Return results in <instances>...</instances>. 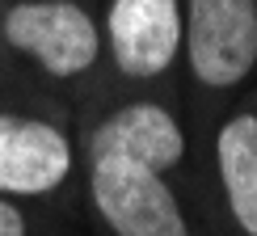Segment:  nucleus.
<instances>
[{
  "mask_svg": "<svg viewBox=\"0 0 257 236\" xmlns=\"http://www.w3.org/2000/svg\"><path fill=\"white\" fill-rule=\"evenodd\" d=\"M0 47L55 84L84 80L105 55L101 21L80 0H9L0 9Z\"/></svg>",
  "mask_w": 257,
  "mask_h": 236,
  "instance_id": "nucleus-1",
  "label": "nucleus"
},
{
  "mask_svg": "<svg viewBox=\"0 0 257 236\" xmlns=\"http://www.w3.org/2000/svg\"><path fill=\"white\" fill-rule=\"evenodd\" d=\"M80 160L89 207L110 236H190V219L169 186V173L101 148H84Z\"/></svg>",
  "mask_w": 257,
  "mask_h": 236,
  "instance_id": "nucleus-2",
  "label": "nucleus"
},
{
  "mask_svg": "<svg viewBox=\"0 0 257 236\" xmlns=\"http://www.w3.org/2000/svg\"><path fill=\"white\" fill-rule=\"evenodd\" d=\"M181 59L202 89H240L257 68V0H181Z\"/></svg>",
  "mask_w": 257,
  "mask_h": 236,
  "instance_id": "nucleus-3",
  "label": "nucleus"
},
{
  "mask_svg": "<svg viewBox=\"0 0 257 236\" xmlns=\"http://www.w3.org/2000/svg\"><path fill=\"white\" fill-rule=\"evenodd\" d=\"M80 169L72 131L51 114L0 105V194L17 202L55 198Z\"/></svg>",
  "mask_w": 257,
  "mask_h": 236,
  "instance_id": "nucleus-4",
  "label": "nucleus"
},
{
  "mask_svg": "<svg viewBox=\"0 0 257 236\" xmlns=\"http://www.w3.org/2000/svg\"><path fill=\"white\" fill-rule=\"evenodd\" d=\"M101 42L122 80H160L181 59V0H105Z\"/></svg>",
  "mask_w": 257,
  "mask_h": 236,
  "instance_id": "nucleus-5",
  "label": "nucleus"
},
{
  "mask_svg": "<svg viewBox=\"0 0 257 236\" xmlns=\"http://www.w3.org/2000/svg\"><path fill=\"white\" fill-rule=\"evenodd\" d=\"M84 148H101V152H122L139 165L156 169V173H173L186 160V131H181L177 114L160 101H122L118 110L101 114L84 135Z\"/></svg>",
  "mask_w": 257,
  "mask_h": 236,
  "instance_id": "nucleus-6",
  "label": "nucleus"
},
{
  "mask_svg": "<svg viewBox=\"0 0 257 236\" xmlns=\"http://www.w3.org/2000/svg\"><path fill=\"white\" fill-rule=\"evenodd\" d=\"M215 173L232 223L244 236H257V110H236L219 123Z\"/></svg>",
  "mask_w": 257,
  "mask_h": 236,
  "instance_id": "nucleus-7",
  "label": "nucleus"
},
{
  "mask_svg": "<svg viewBox=\"0 0 257 236\" xmlns=\"http://www.w3.org/2000/svg\"><path fill=\"white\" fill-rule=\"evenodd\" d=\"M0 236H30L26 202H17V198H5V194H0Z\"/></svg>",
  "mask_w": 257,
  "mask_h": 236,
  "instance_id": "nucleus-8",
  "label": "nucleus"
}]
</instances>
